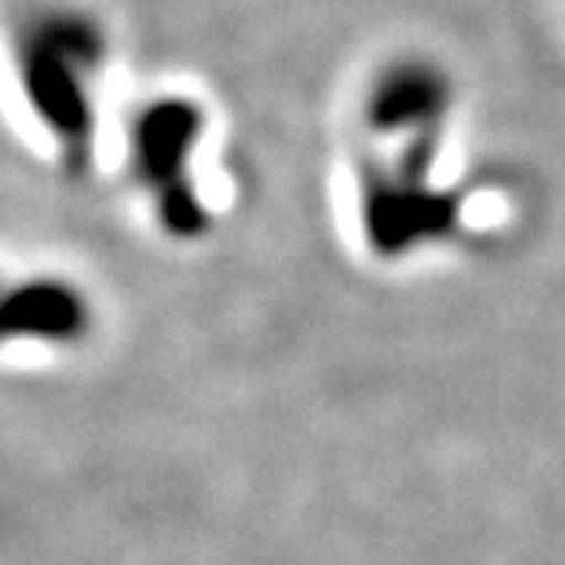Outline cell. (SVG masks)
Returning a JSON list of instances; mask_svg holds the SVG:
<instances>
[{
  "instance_id": "6da1fadb",
  "label": "cell",
  "mask_w": 565,
  "mask_h": 565,
  "mask_svg": "<svg viewBox=\"0 0 565 565\" xmlns=\"http://www.w3.org/2000/svg\"><path fill=\"white\" fill-rule=\"evenodd\" d=\"M40 40H28L20 52V67H24V87L28 98H35L44 122L63 138H83L87 134V103H83V87L75 83L71 63L79 60V52L71 47L79 28H63V40L52 35L55 28H35Z\"/></svg>"
},
{
  "instance_id": "7a4b0ae2",
  "label": "cell",
  "mask_w": 565,
  "mask_h": 565,
  "mask_svg": "<svg viewBox=\"0 0 565 565\" xmlns=\"http://www.w3.org/2000/svg\"><path fill=\"white\" fill-rule=\"evenodd\" d=\"M83 327V302L67 287L35 282L0 307V338L4 334H75Z\"/></svg>"
},
{
  "instance_id": "3957f363",
  "label": "cell",
  "mask_w": 565,
  "mask_h": 565,
  "mask_svg": "<svg viewBox=\"0 0 565 565\" xmlns=\"http://www.w3.org/2000/svg\"><path fill=\"white\" fill-rule=\"evenodd\" d=\"M196 138V110L185 103H161L138 126V153L141 166L153 177H173L185 146H193Z\"/></svg>"
}]
</instances>
